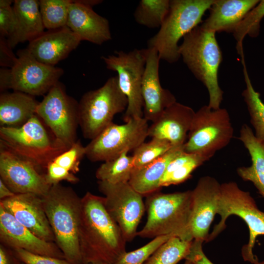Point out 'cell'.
<instances>
[{
	"mask_svg": "<svg viewBox=\"0 0 264 264\" xmlns=\"http://www.w3.org/2000/svg\"><path fill=\"white\" fill-rule=\"evenodd\" d=\"M203 241L194 239L192 241L189 253L185 260L192 262L194 264H214L205 255L202 249Z\"/></svg>",
	"mask_w": 264,
	"mask_h": 264,
	"instance_id": "40",
	"label": "cell"
},
{
	"mask_svg": "<svg viewBox=\"0 0 264 264\" xmlns=\"http://www.w3.org/2000/svg\"><path fill=\"white\" fill-rule=\"evenodd\" d=\"M11 0H0V36L10 38L15 33L17 25L16 15L11 6Z\"/></svg>",
	"mask_w": 264,
	"mask_h": 264,
	"instance_id": "38",
	"label": "cell"
},
{
	"mask_svg": "<svg viewBox=\"0 0 264 264\" xmlns=\"http://www.w3.org/2000/svg\"><path fill=\"white\" fill-rule=\"evenodd\" d=\"M14 251L24 264H72L65 259L36 254L22 249Z\"/></svg>",
	"mask_w": 264,
	"mask_h": 264,
	"instance_id": "39",
	"label": "cell"
},
{
	"mask_svg": "<svg viewBox=\"0 0 264 264\" xmlns=\"http://www.w3.org/2000/svg\"><path fill=\"white\" fill-rule=\"evenodd\" d=\"M66 26L81 41L101 45L111 39L108 20L79 0H72Z\"/></svg>",
	"mask_w": 264,
	"mask_h": 264,
	"instance_id": "22",
	"label": "cell"
},
{
	"mask_svg": "<svg viewBox=\"0 0 264 264\" xmlns=\"http://www.w3.org/2000/svg\"><path fill=\"white\" fill-rule=\"evenodd\" d=\"M192 190L173 193L156 192L146 196L147 220L137 236L154 238L171 235L192 241L190 222Z\"/></svg>",
	"mask_w": 264,
	"mask_h": 264,
	"instance_id": "2",
	"label": "cell"
},
{
	"mask_svg": "<svg viewBox=\"0 0 264 264\" xmlns=\"http://www.w3.org/2000/svg\"><path fill=\"white\" fill-rule=\"evenodd\" d=\"M42 199L55 242L65 259L82 264L78 236L81 198L71 187L60 183L51 185Z\"/></svg>",
	"mask_w": 264,
	"mask_h": 264,
	"instance_id": "3",
	"label": "cell"
},
{
	"mask_svg": "<svg viewBox=\"0 0 264 264\" xmlns=\"http://www.w3.org/2000/svg\"><path fill=\"white\" fill-rule=\"evenodd\" d=\"M0 204L36 236L45 241L55 242L42 197L31 193L15 194L0 200Z\"/></svg>",
	"mask_w": 264,
	"mask_h": 264,
	"instance_id": "18",
	"label": "cell"
},
{
	"mask_svg": "<svg viewBox=\"0 0 264 264\" xmlns=\"http://www.w3.org/2000/svg\"><path fill=\"white\" fill-rule=\"evenodd\" d=\"M252 264H264V261H262V262H259L257 257Z\"/></svg>",
	"mask_w": 264,
	"mask_h": 264,
	"instance_id": "44",
	"label": "cell"
},
{
	"mask_svg": "<svg viewBox=\"0 0 264 264\" xmlns=\"http://www.w3.org/2000/svg\"><path fill=\"white\" fill-rule=\"evenodd\" d=\"M216 33L198 25L187 34L179 45V53L194 76L207 88L212 109L220 108L223 92L218 82L222 53Z\"/></svg>",
	"mask_w": 264,
	"mask_h": 264,
	"instance_id": "4",
	"label": "cell"
},
{
	"mask_svg": "<svg viewBox=\"0 0 264 264\" xmlns=\"http://www.w3.org/2000/svg\"><path fill=\"white\" fill-rule=\"evenodd\" d=\"M149 127L144 117L122 125L112 122L85 146L86 156L92 162H105L134 150L148 136Z\"/></svg>",
	"mask_w": 264,
	"mask_h": 264,
	"instance_id": "12",
	"label": "cell"
},
{
	"mask_svg": "<svg viewBox=\"0 0 264 264\" xmlns=\"http://www.w3.org/2000/svg\"><path fill=\"white\" fill-rule=\"evenodd\" d=\"M195 113L191 108L176 102L149 126L148 136L166 140L173 147L183 146Z\"/></svg>",
	"mask_w": 264,
	"mask_h": 264,
	"instance_id": "21",
	"label": "cell"
},
{
	"mask_svg": "<svg viewBox=\"0 0 264 264\" xmlns=\"http://www.w3.org/2000/svg\"><path fill=\"white\" fill-rule=\"evenodd\" d=\"M85 156L86 148L77 140L48 164L44 173L47 183L51 186L62 181L73 184L78 182L79 178L75 174L79 171L81 161Z\"/></svg>",
	"mask_w": 264,
	"mask_h": 264,
	"instance_id": "27",
	"label": "cell"
},
{
	"mask_svg": "<svg viewBox=\"0 0 264 264\" xmlns=\"http://www.w3.org/2000/svg\"><path fill=\"white\" fill-rule=\"evenodd\" d=\"M109 264L107 263H104V262H100V263H93V264Z\"/></svg>",
	"mask_w": 264,
	"mask_h": 264,
	"instance_id": "46",
	"label": "cell"
},
{
	"mask_svg": "<svg viewBox=\"0 0 264 264\" xmlns=\"http://www.w3.org/2000/svg\"><path fill=\"white\" fill-rule=\"evenodd\" d=\"M98 188L104 195L105 207L120 228L127 242L137 236V227L146 210L143 196L129 182L113 184L98 181Z\"/></svg>",
	"mask_w": 264,
	"mask_h": 264,
	"instance_id": "13",
	"label": "cell"
},
{
	"mask_svg": "<svg viewBox=\"0 0 264 264\" xmlns=\"http://www.w3.org/2000/svg\"><path fill=\"white\" fill-rule=\"evenodd\" d=\"M0 264H23L14 250L0 244Z\"/></svg>",
	"mask_w": 264,
	"mask_h": 264,
	"instance_id": "42",
	"label": "cell"
},
{
	"mask_svg": "<svg viewBox=\"0 0 264 264\" xmlns=\"http://www.w3.org/2000/svg\"><path fill=\"white\" fill-rule=\"evenodd\" d=\"M184 264H194L189 260H185V262Z\"/></svg>",
	"mask_w": 264,
	"mask_h": 264,
	"instance_id": "45",
	"label": "cell"
},
{
	"mask_svg": "<svg viewBox=\"0 0 264 264\" xmlns=\"http://www.w3.org/2000/svg\"><path fill=\"white\" fill-rule=\"evenodd\" d=\"M183 151V146L173 147L165 154L147 165L134 169L129 184L143 196L159 191L160 181L169 163Z\"/></svg>",
	"mask_w": 264,
	"mask_h": 264,
	"instance_id": "26",
	"label": "cell"
},
{
	"mask_svg": "<svg viewBox=\"0 0 264 264\" xmlns=\"http://www.w3.org/2000/svg\"><path fill=\"white\" fill-rule=\"evenodd\" d=\"M71 0H40V11L45 28L58 29L66 26Z\"/></svg>",
	"mask_w": 264,
	"mask_h": 264,
	"instance_id": "34",
	"label": "cell"
},
{
	"mask_svg": "<svg viewBox=\"0 0 264 264\" xmlns=\"http://www.w3.org/2000/svg\"><path fill=\"white\" fill-rule=\"evenodd\" d=\"M18 57L9 69V89L33 96L46 94L64 73L59 67L38 61L27 48L17 52Z\"/></svg>",
	"mask_w": 264,
	"mask_h": 264,
	"instance_id": "14",
	"label": "cell"
},
{
	"mask_svg": "<svg viewBox=\"0 0 264 264\" xmlns=\"http://www.w3.org/2000/svg\"><path fill=\"white\" fill-rule=\"evenodd\" d=\"M0 176L15 194L31 193L42 197L51 187L34 164L0 144Z\"/></svg>",
	"mask_w": 264,
	"mask_h": 264,
	"instance_id": "15",
	"label": "cell"
},
{
	"mask_svg": "<svg viewBox=\"0 0 264 264\" xmlns=\"http://www.w3.org/2000/svg\"><path fill=\"white\" fill-rule=\"evenodd\" d=\"M243 60L244 59H242V64L246 88L242 92V96L247 107L251 124L255 129V135L264 142V103L260 93L252 86Z\"/></svg>",
	"mask_w": 264,
	"mask_h": 264,
	"instance_id": "31",
	"label": "cell"
},
{
	"mask_svg": "<svg viewBox=\"0 0 264 264\" xmlns=\"http://www.w3.org/2000/svg\"><path fill=\"white\" fill-rule=\"evenodd\" d=\"M108 69L116 71L119 87L128 100L123 117L125 123L143 117L144 102L142 82L146 62V49H134L126 52L115 51V54L102 56Z\"/></svg>",
	"mask_w": 264,
	"mask_h": 264,
	"instance_id": "10",
	"label": "cell"
},
{
	"mask_svg": "<svg viewBox=\"0 0 264 264\" xmlns=\"http://www.w3.org/2000/svg\"><path fill=\"white\" fill-rule=\"evenodd\" d=\"M67 26L49 30L30 42L27 49L39 62L54 66L76 49L81 42Z\"/></svg>",
	"mask_w": 264,
	"mask_h": 264,
	"instance_id": "20",
	"label": "cell"
},
{
	"mask_svg": "<svg viewBox=\"0 0 264 264\" xmlns=\"http://www.w3.org/2000/svg\"><path fill=\"white\" fill-rule=\"evenodd\" d=\"M0 241L1 244L13 250L22 249L36 254L65 259L55 242L45 241L36 236L1 204Z\"/></svg>",
	"mask_w": 264,
	"mask_h": 264,
	"instance_id": "17",
	"label": "cell"
},
{
	"mask_svg": "<svg viewBox=\"0 0 264 264\" xmlns=\"http://www.w3.org/2000/svg\"><path fill=\"white\" fill-rule=\"evenodd\" d=\"M192 242L172 237L161 245L144 264H177L185 259Z\"/></svg>",
	"mask_w": 264,
	"mask_h": 264,
	"instance_id": "33",
	"label": "cell"
},
{
	"mask_svg": "<svg viewBox=\"0 0 264 264\" xmlns=\"http://www.w3.org/2000/svg\"><path fill=\"white\" fill-rule=\"evenodd\" d=\"M260 0H214L210 15L200 25L208 31L233 33L238 24Z\"/></svg>",
	"mask_w": 264,
	"mask_h": 264,
	"instance_id": "23",
	"label": "cell"
},
{
	"mask_svg": "<svg viewBox=\"0 0 264 264\" xmlns=\"http://www.w3.org/2000/svg\"><path fill=\"white\" fill-rule=\"evenodd\" d=\"M39 102L34 96L18 91L0 95V127L17 128L36 114Z\"/></svg>",
	"mask_w": 264,
	"mask_h": 264,
	"instance_id": "25",
	"label": "cell"
},
{
	"mask_svg": "<svg viewBox=\"0 0 264 264\" xmlns=\"http://www.w3.org/2000/svg\"><path fill=\"white\" fill-rule=\"evenodd\" d=\"M45 125L36 114L21 127H0V144L45 171L54 158L68 149Z\"/></svg>",
	"mask_w": 264,
	"mask_h": 264,
	"instance_id": "5",
	"label": "cell"
},
{
	"mask_svg": "<svg viewBox=\"0 0 264 264\" xmlns=\"http://www.w3.org/2000/svg\"><path fill=\"white\" fill-rule=\"evenodd\" d=\"M128 100L120 89L117 76L109 78L100 88L86 92L78 103L79 126L83 136L91 140L126 110Z\"/></svg>",
	"mask_w": 264,
	"mask_h": 264,
	"instance_id": "7",
	"label": "cell"
},
{
	"mask_svg": "<svg viewBox=\"0 0 264 264\" xmlns=\"http://www.w3.org/2000/svg\"><path fill=\"white\" fill-rule=\"evenodd\" d=\"M233 132L226 109L204 106L195 112L183 151L199 154L208 160L230 142Z\"/></svg>",
	"mask_w": 264,
	"mask_h": 264,
	"instance_id": "9",
	"label": "cell"
},
{
	"mask_svg": "<svg viewBox=\"0 0 264 264\" xmlns=\"http://www.w3.org/2000/svg\"><path fill=\"white\" fill-rule=\"evenodd\" d=\"M214 0H172L168 14L158 32L148 41L160 60L174 63L180 57L178 42L202 22Z\"/></svg>",
	"mask_w": 264,
	"mask_h": 264,
	"instance_id": "6",
	"label": "cell"
},
{
	"mask_svg": "<svg viewBox=\"0 0 264 264\" xmlns=\"http://www.w3.org/2000/svg\"><path fill=\"white\" fill-rule=\"evenodd\" d=\"M217 214L220 216V220L214 227L207 242L224 230L229 216H239L246 223L249 231L248 243L243 247L242 256L244 261L252 264L257 257L252 251L256 239L264 235V212L259 209L248 192L241 190L236 182H229L220 185Z\"/></svg>",
	"mask_w": 264,
	"mask_h": 264,
	"instance_id": "8",
	"label": "cell"
},
{
	"mask_svg": "<svg viewBox=\"0 0 264 264\" xmlns=\"http://www.w3.org/2000/svg\"><path fill=\"white\" fill-rule=\"evenodd\" d=\"M239 139L247 150L252 163L249 167H239L237 173L243 180L252 182L264 198V142L256 137L246 124L242 125Z\"/></svg>",
	"mask_w": 264,
	"mask_h": 264,
	"instance_id": "28",
	"label": "cell"
},
{
	"mask_svg": "<svg viewBox=\"0 0 264 264\" xmlns=\"http://www.w3.org/2000/svg\"><path fill=\"white\" fill-rule=\"evenodd\" d=\"M172 236H161L152 239L148 243L138 249L130 252L126 251L114 264H144L153 253Z\"/></svg>",
	"mask_w": 264,
	"mask_h": 264,
	"instance_id": "37",
	"label": "cell"
},
{
	"mask_svg": "<svg viewBox=\"0 0 264 264\" xmlns=\"http://www.w3.org/2000/svg\"><path fill=\"white\" fill-rule=\"evenodd\" d=\"M173 147L167 140L158 138H152L148 142H143L133 150L132 156L134 169L141 168L151 163Z\"/></svg>",
	"mask_w": 264,
	"mask_h": 264,
	"instance_id": "36",
	"label": "cell"
},
{
	"mask_svg": "<svg viewBox=\"0 0 264 264\" xmlns=\"http://www.w3.org/2000/svg\"><path fill=\"white\" fill-rule=\"evenodd\" d=\"M264 17V0H260L258 4L251 9L236 26L233 35L237 42L238 53L243 54L242 41L246 35L257 37L259 33L260 22Z\"/></svg>",
	"mask_w": 264,
	"mask_h": 264,
	"instance_id": "35",
	"label": "cell"
},
{
	"mask_svg": "<svg viewBox=\"0 0 264 264\" xmlns=\"http://www.w3.org/2000/svg\"><path fill=\"white\" fill-rule=\"evenodd\" d=\"M12 48L9 46L7 39L2 36L0 37V64L1 66L12 68L17 57L13 54Z\"/></svg>",
	"mask_w": 264,
	"mask_h": 264,
	"instance_id": "41",
	"label": "cell"
},
{
	"mask_svg": "<svg viewBox=\"0 0 264 264\" xmlns=\"http://www.w3.org/2000/svg\"><path fill=\"white\" fill-rule=\"evenodd\" d=\"M128 152L101 164L95 172L98 180L113 184L129 182L134 165L133 157L127 155Z\"/></svg>",
	"mask_w": 264,
	"mask_h": 264,
	"instance_id": "30",
	"label": "cell"
},
{
	"mask_svg": "<svg viewBox=\"0 0 264 264\" xmlns=\"http://www.w3.org/2000/svg\"><path fill=\"white\" fill-rule=\"evenodd\" d=\"M220 185L215 178L205 176L192 190L190 230L193 240L207 242L210 225L217 214Z\"/></svg>",
	"mask_w": 264,
	"mask_h": 264,
	"instance_id": "16",
	"label": "cell"
},
{
	"mask_svg": "<svg viewBox=\"0 0 264 264\" xmlns=\"http://www.w3.org/2000/svg\"><path fill=\"white\" fill-rule=\"evenodd\" d=\"M207 160L199 154L187 153L183 151L169 163L160 181V187L185 182L191 177L192 173L195 169Z\"/></svg>",
	"mask_w": 264,
	"mask_h": 264,
	"instance_id": "29",
	"label": "cell"
},
{
	"mask_svg": "<svg viewBox=\"0 0 264 264\" xmlns=\"http://www.w3.org/2000/svg\"><path fill=\"white\" fill-rule=\"evenodd\" d=\"M160 60L155 48H146V62L142 82L143 117L152 122L167 107L176 102L175 96L161 87L159 77Z\"/></svg>",
	"mask_w": 264,
	"mask_h": 264,
	"instance_id": "19",
	"label": "cell"
},
{
	"mask_svg": "<svg viewBox=\"0 0 264 264\" xmlns=\"http://www.w3.org/2000/svg\"><path fill=\"white\" fill-rule=\"evenodd\" d=\"M12 6L16 17V28L14 34L6 39L12 49L20 43L30 42L38 38L44 32L45 29L39 0H15Z\"/></svg>",
	"mask_w": 264,
	"mask_h": 264,
	"instance_id": "24",
	"label": "cell"
},
{
	"mask_svg": "<svg viewBox=\"0 0 264 264\" xmlns=\"http://www.w3.org/2000/svg\"><path fill=\"white\" fill-rule=\"evenodd\" d=\"M36 115L54 136L68 149L77 141L78 103L66 94L60 82L39 102Z\"/></svg>",
	"mask_w": 264,
	"mask_h": 264,
	"instance_id": "11",
	"label": "cell"
},
{
	"mask_svg": "<svg viewBox=\"0 0 264 264\" xmlns=\"http://www.w3.org/2000/svg\"><path fill=\"white\" fill-rule=\"evenodd\" d=\"M15 194L0 179V200L9 198Z\"/></svg>",
	"mask_w": 264,
	"mask_h": 264,
	"instance_id": "43",
	"label": "cell"
},
{
	"mask_svg": "<svg viewBox=\"0 0 264 264\" xmlns=\"http://www.w3.org/2000/svg\"><path fill=\"white\" fill-rule=\"evenodd\" d=\"M169 0H141L133 15L136 22L148 28L161 26L170 9Z\"/></svg>",
	"mask_w": 264,
	"mask_h": 264,
	"instance_id": "32",
	"label": "cell"
},
{
	"mask_svg": "<svg viewBox=\"0 0 264 264\" xmlns=\"http://www.w3.org/2000/svg\"><path fill=\"white\" fill-rule=\"evenodd\" d=\"M79 242L82 264H114L126 250V241L108 212L104 197L87 192L81 198Z\"/></svg>",
	"mask_w": 264,
	"mask_h": 264,
	"instance_id": "1",
	"label": "cell"
}]
</instances>
